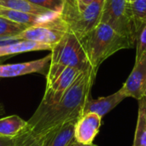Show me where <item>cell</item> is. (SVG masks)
<instances>
[{"instance_id": "3957f363", "label": "cell", "mask_w": 146, "mask_h": 146, "mask_svg": "<svg viewBox=\"0 0 146 146\" xmlns=\"http://www.w3.org/2000/svg\"><path fill=\"white\" fill-rule=\"evenodd\" d=\"M91 66L81 40L68 31L51 50L50 62L46 74V87L50 86L66 68L81 71Z\"/></svg>"}, {"instance_id": "5b68a950", "label": "cell", "mask_w": 146, "mask_h": 146, "mask_svg": "<svg viewBox=\"0 0 146 146\" xmlns=\"http://www.w3.org/2000/svg\"><path fill=\"white\" fill-rule=\"evenodd\" d=\"M68 31L69 28L67 22L62 17L61 13H59L27 27L23 32L15 35V38L18 40L33 41L53 47Z\"/></svg>"}, {"instance_id": "ac0fdd59", "label": "cell", "mask_w": 146, "mask_h": 146, "mask_svg": "<svg viewBox=\"0 0 146 146\" xmlns=\"http://www.w3.org/2000/svg\"><path fill=\"white\" fill-rule=\"evenodd\" d=\"M27 27H28L0 16V37L17 35L23 32Z\"/></svg>"}, {"instance_id": "d6986e66", "label": "cell", "mask_w": 146, "mask_h": 146, "mask_svg": "<svg viewBox=\"0 0 146 146\" xmlns=\"http://www.w3.org/2000/svg\"><path fill=\"white\" fill-rule=\"evenodd\" d=\"M29 2L56 13H61L65 0H28Z\"/></svg>"}, {"instance_id": "ffe728a7", "label": "cell", "mask_w": 146, "mask_h": 146, "mask_svg": "<svg viewBox=\"0 0 146 146\" xmlns=\"http://www.w3.org/2000/svg\"><path fill=\"white\" fill-rule=\"evenodd\" d=\"M136 61L146 53V23L138 33L136 38Z\"/></svg>"}, {"instance_id": "d4e9b609", "label": "cell", "mask_w": 146, "mask_h": 146, "mask_svg": "<svg viewBox=\"0 0 146 146\" xmlns=\"http://www.w3.org/2000/svg\"><path fill=\"white\" fill-rule=\"evenodd\" d=\"M4 114V108L2 104V103H0V116L3 115Z\"/></svg>"}, {"instance_id": "4fadbf2b", "label": "cell", "mask_w": 146, "mask_h": 146, "mask_svg": "<svg viewBox=\"0 0 146 146\" xmlns=\"http://www.w3.org/2000/svg\"><path fill=\"white\" fill-rule=\"evenodd\" d=\"M51 50L52 46L28 40H21L13 44L0 45V57L36 50Z\"/></svg>"}, {"instance_id": "30bf717a", "label": "cell", "mask_w": 146, "mask_h": 146, "mask_svg": "<svg viewBox=\"0 0 146 146\" xmlns=\"http://www.w3.org/2000/svg\"><path fill=\"white\" fill-rule=\"evenodd\" d=\"M125 98L126 96L121 89L116 92L107 97H101L96 99L89 98L85 105L83 114L92 112L98 115L103 118L106 114H108L110 110L115 109Z\"/></svg>"}, {"instance_id": "603a6c76", "label": "cell", "mask_w": 146, "mask_h": 146, "mask_svg": "<svg viewBox=\"0 0 146 146\" xmlns=\"http://www.w3.org/2000/svg\"><path fill=\"white\" fill-rule=\"evenodd\" d=\"M15 143V138L1 137L0 136V146H13Z\"/></svg>"}, {"instance_id": "8992f818", "label": "cell", "mask_w": 146, "mask_h": 146, "mask_svg": "<svg viewBox=\"0 0 146 146\" xmlns=\"http://www.w3.org/2000/svg\"><path fill=\"white\" fill-rule=\"evenodd\" d=\"M99 23H105L136 43V33L126 0H104Z\"/></svg>"}, {"instance_id": "9c48e42d", "label": "cell", "mask_w": 146, "mask_h": 146, "mask_svg": "<svg viewBox=\"0 0 146 146\" xmlns=\"http://www.w3.org/2000/svg\"><path fill=\"white\" fill-rule=\"evenodd\" d=\"M50 62V54L34 61L21 63L0 64V78H12L33 73L44 74L46 72L47 74Z\"/></svg>"}, {"instance_id": "7a4b0ae2", "label": "cell", "mask_w": 146, "mask_h": 146, "mask_svg": "<svg viewBox=\"0 0 146 146\" xmlns=\"http://www.w3.org/2000/svg\"><path fill=\"white\" fill-rule=\"evenodd\" d=\"M91 66L98 71L99 66L117 51L133 47L135 42L120 34L105 23H99L82 38Z\"/></svg>"}, {"instance_id": "ba28073f", "label": "cell", "mask_w": 146, "mask_h": 146, "mask_svg": "<svg viewBox=\"0 0 146 146\" xmlns=\"http://www.w3.org/2000/svg\"><path fill=\"white\" fill-rule=\"evenodd\" d=\"M102 125V117L95 113L83 114L74 125V140L83 145L93 144Z\"/></svg>"}, {"instance_id": "8fae6325", "label": "cell", "mask_w": 146, "mask_h": 146, "mask_svg": "<svg viewBox=\"0 0 146 146\" xmlns=\"http://www.w3.org/2000/svg\"><path fill=\"white\" fill-rule=\"evenodd\" d=\"M71 121L51 132L44 146H69L74 140V125Z\"/></svg>"}, {"instance_id": "7c38bea8", "label": "cell", "mask_w": 146, "mask_h": 146, "mask_svg": "<svg viewBox=\"0 0 146 146\" xmlns=\"http://www.w3.org/2000/svg\"><path fill=\"white\" fill-rule=\"evenodd\" d=\"M0 6L44 17H52L59 14L38 6L28 0H0Z\"/></svg>"}, {"instance_id": "44dd1931", "label": "cell", "mask_w": 146, "mask_h": 146, "mask_svg": "<svg viewBox=\"0 0 146 146\" xmlns=\"http://www.w3.org/2000/svg\"><path fill=\"white\" fill-rule=\"evenodd\" d=\"M51 132L52 131H50L48 133H45V134H43V135H40V136H38L36 138H34L33 139L29 141L25 146H44L45 142H46V140L48 139L50 134L51 133Z\"/></svg>"}, {"instance_id": "6da1fadb", "label": "cell", "mask_w": 146, "mask_h": 146, "mask_svg": "<svg viewBox=\"0 0 146 146\" xmlns=\"http://www.w3.org/2000/svg\"><path fill=\"white\" fill-rule=\"evenodd\" d=\"M97 70L92 66L84 70L67 90L56 105L45 110L33 123L16 138L13 146H25L34 138L48 133L71 121H77L83 114L85 105L90 98Z\"/></svg>"}, {"instance_id": "4316f807", "label": "cell", "mask_w": 146, "mask_h": 146, "mask_svg": "<svg viewBox=\"0 0 146 146\" xmlns=\"http://www.w3.org/2000/svg\"><path fill=\"white\" fill-rule=\"evenodd\" d=\"M144 146H146V144H145V145H144Z\"/></svg>"}, {"instance_id": "cb8c5ba5", "label": "cell", "mask_w": 146, "mask_h": 146, "mask_svg": "<svg viewBox=\"0 0 146 146\" xmlns=\"http://www.w3.org/2000/svg\"><path fill=\"white\" fill-rule=\"evenodd\" d=\"M69 146H98L94 144H91V145H83V144H80V143H78L76 142L75 140H74Z\"/></svg>"}, {"instance_id": "277c9868", "label": "cell", "mask_w": 146, "mask_h": 146, "mask_svg": "<svg viewBox=\"0 0 146 146\" xmlns=\"http://www.w3.org/2000/svg\"><path fill=\"white\" fill-rule=\"evenodd\" d=\"M104 3V0H94L82 10H79L73 0H65L61 15L69 31L80 39L99 24Z\"/></svg>"}, {"instance_id": "52a82bcc", "label": "cell", "mask_w": 146, "mask_h": 146, "mask_svg": "<svg viewBox=\"0 0 146 146\" xmlns=\"http://www.w3.org/2000/svg\"><path fill=\"white\" fill-rule=\"evenodd\" d=\"M126 98H133L138 101L146 94V53L135 61L134 67L121 88Z\"/></svg>"}, {"instance_id": "9a60e30c", "label": "cell", "mask_w": 146, "mask_h": 146, "mask_svg": "<svg viewBox=\"0 0 146 146\" xmlns=\"http://www.w3.org/2000/svg\"><path fill=\"white\" fill-rule=\"evenodd\" d=\"M0 16L5 19H8L11 21L22 24L27 27L33 26L44 21L46 18H50V17H44V16H40L37 15L29 14V13H24V12L17 11V10L8 9V8L2 7V6H0Z\"/></svg>"}, {"instance_id": "83f0119b", "label": "cell", "mask_w": 146, "mask_h": 146, "mask_svg": "<svg viewBox=\"0 0 146 146\" xmlns=\"http://www.w3.org/2000/svg\"><path fill=\"white\" fill-rule=\"evenodd\" d=\"M145 98H146V94H145Z\"/></svg>"}, {"instance_id": "484cf974", "label": "cell", "mask_w": 146, "mask_h": 146, "mask_svg": "<svg viewBox=\"0 0 146 146\" xmlns=\"http://www.w3.org/2000/svg\"><path fill=\"white\" fill-rule=\"evenodd\" d=\"M135 0H126V2L127 3H132L133 2H134Z\"/></svg>"}, {"instance_id": "5bb4252c", "label": "cell", "mask_w": 146, "mask_h": 146, "mask_svg": "<svg viewBox=\"0 0 146 146\" xmlns=\"http://www.w3.org/2000/svg\"><path fill=\"white\" fill-rule=\"evenodd\" d=\"M27 121L13 115L0 119V136L8 138L18 137L27 127Z\"/></svg>"}, {"instance_id": "e0dca14e", "label": "cell", "mask_w": 146, "mask_h": 146, "mask_svg": "<svg viewBox=\"0 0 146 146\" xmlns=\"http://www.w3.org/2000/svg\"><path fill=\"white\" fill-rule=\"evenodd\" d=\"M127 5L136 35H138L140 28L146 23V0H135Z\"/></svg>"}, {"instance_id": "7402d4cb", "label": "cell", "mask_w": 146, "mask_h": 146, "mask_svg": "<svg viewBox=\"0 0 146 146\" xmlns=\"http://www.w3.org/2000/svg\"><path fill=\"white\" fill-rule=\"evenodd\" d=\"M73 1H74V5L77 8V9L82 10L83 9H85L88 4H90L94 0H73Z\"/></svg>"}, {"instance_id": "2e32d148", "label": "cell", "mask_w": 146, "mask_h": 146, "mask_svg": "<svg viewBox=\"0 0 146 146\" xmlns=\"http://www.w3.org/2000/svg\"><path fill=\"white\" fill-rule=\"evenodd\" d=\"M146 144V98L139 100L138 121L133 146H144Z\"/></svg>"}]
</instances>
